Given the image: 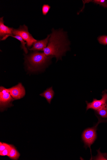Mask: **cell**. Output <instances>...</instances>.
Masks as SVG:
<instances>
[{"instance_id":"1","label":"cell","mask_w":107,"mask_h":160,"mask_svg":"<svg viewBox=\"0 0 107 160\" xmlns=\"http://www.w3.org/2000/svg\"><path fill=\"white\" fill-rule=\"evenodd\" d=\"M69 43L66 33L63 30L57 31L53 29L47 46L43 51L47 56L56 57L57 61L62 59V57L68 50Z\"/></svg>"},{"instance_id":"2","label":"cell","mask_w":107,"mask_h":160,"mask_svg":"<svg viewBox=\"0 0 107 160\" xmlns=\"http://www.w3.org/2000/svg\"><path fill=\"white\" fill-rule=\"evenodd\" d=\"M52 57L46 55L44 52H34L26 57L28 69L32 71L38 70L48 63Z\"/></svg>"},{"instance_id":"3","label":"cell","mask_w":107,"mask_h":160,"mask_svg":"<svg viewBox=\"0 0 107 160\" xmlns=\"http://www.w3.org/2000/svg\"><path fill=\"white\" fill-rule=\"evenodd\" d=\"M98 123L94 126L89 128L85 129L83 132L82 138L84 144V148L86 149L88 148H90L91 153V146L93 144L97 138V130L98 125L103 121L98 119Z\"/></svg>"},{"instance_id":"4","label":"cell","mask_w":107,"mask_h":160,"mask_svg":"<svg viewBox=\"0 0 107 160\" xmlns=\"http://www.w3.org/2000/svg\"><path fill=\"white\" fill-rule=\"evenodd\" d=\"M12 35L21 36L27 42V46L28 48L31 47L37 40L29 32L28 27L25 25H20L18 29H13Z\"/></svg>"},{"instance_id":"5","label":"cell","mask_w":107,"mask_h":160,"mask_svg":"<svg viewBox=\"0 0 107 160\" xmlns=\"http://www.w3.org/2000/svg\"><path fill=\"white\" fill-rule=\"evenodd\" d=\"M15 99L11 96L8 89L3 86L0 88V108L2 112L12 107V102Z\"/></svg>"},{"instance_id":"6","label":"cell","mask_w":107,"mask_h":160,"mask_svg":"<svg viewBox=\"0 0 107 160\" xmlns=\"http://www.w3.org/2000/svg\"><path fill=\"white\" fill-rule=\"evenodd\" d=\"M107 91L105 90L102 92V98L100 100L94 98L91 102H88V101H86V111L91 109L96 111L107 104Z\"/></svg>"},{"instance_id":"7","label":"cell","mask_w":107,"mask_h":160,"mask_svg":"<svg viewBox=\"0 0 107 160\" xmlns=\"http://www.w3.org/2000/svg\"><path fill=\"white\" fill-rule=\"evenodd\" d=\"M8 89L11 96L15 100L20 99L25 95V89L21 83Z\"/></svg>"},{"instance_id":"8","label":"cell","mask_w":107,"mask_h":160,"mask_svg":"<svg viewBox=\"0 0 107 160\" xmlns=\"http://www.w3.org/2000/svg\"><path fill=\"white\" fill-rule=\"evenodd\" d=\"M50 35H48L47 38L42 40L38 41L35 42L33 45L32 47L29 49V50L33 51H43L46 48L49 42Z\"/></svg>"},{"instance_id":"9","label":"cell","mask_w":107,"mask_h":160,"mask_svg":"<svg viewBox=\"0 0 107 160\" xmlns=\"http://www.w3.org/2000/svg\"><path fill=\"white\" fill-rule=\"evenodd\" d=\"M3 17L0 18V38L1 40L8 35H12L13 28L4 24Z\"/></svg>"},{"instance_id":"10","label":"cell","mask_w":107,"mask_h":160,"mask_svg":"<svg viewBox=\"0 0 107 160\" xmlns=\"http://www.w3.org/2000/svg\"><path fill=\"white\" fill-rule=\"evenodd\" d=\"M41 96L45 98L47 100L48 102L51 104L52 99L54 95V92L51 87L45 91L40 95Z\"/></svg>"},{"instance_id":"11","label":"cell","mask_w":107,"mask_h":160,"mask_svg":"<svg viewBox=\"0 0 107 160\" xmlns=\"http://www.w3.org/2000/svg\"><path fill=\"white\" fill-rule=\"evenodd\" d=\"M96 113L99 116V117H97L98 118L100 119H103V121L104 119L105 121H107V104L104 106L100 109L95 111Z\"/></svg>"},{"instance_id":"12","label":"cell","mask_w":107,"mask_h":160,"mask_svg":"<svg viewBox=\"0 0 107 160\" xmlns=\"http://www.w3.org/2000/svg\"><path fill=\"white\" fill-rule=\"evenodd\" d=\"M11 37L15 38L19 40L21 42V48L24 50L26 54L28 53V50L25 47V45L27 44V42H25L23 38L20 36L18 35H8L6 36L3 38L1 40H4L9 37Z\"/></svg>"},{"instance_id":"13","label":"cell","mask_w":107,"mask_h":160,"mask_svg":"<svg viewBox=\"0 0 107 160\" xmlns=\"http://www.w3.org/2000/svg\"><path fill=\"white\" fill-rule=\"evenodd\" d=\"M20 156V154L16 148L12 145L10 151L8 156L12 160H17Z\"/></svg>"},{"instance_id":"14","label":"cell","mask_w":107,"mask_h":160,"mask_svg":"<svg viewBox=\"0 0 107 160\" xmlns=\"http://www.w3.org/2000/svg\"><path fill=\"white\" fill-rule=\"evenodd\" d=\"M84 4L90 2H93L95 4H99L104 8H107V1L106 0H94V1H83Z\"/></svg>"},{"instance_id":"15","label":"cell","mask_w":107,"mask_h":160,"mask_svg":"<svg viewBox=\"0 0 107 160\" xmlns=\"http://www.w3.org/2000/svg\"><path fill=\"white\" fill-rule=\"evenodd\" d=\"M98 40L100 44L105 46L107 45V36H102L99 37L98 38Z\"/></svg>"},{"instance_id":"16","label":"cell","mask_w":107,"mask_h":160,"mask_svg":"<svg viewBox=\"0 0 107 160\" xmlns=\"http://www.w3.org/2000/svg\"><path fill=\"white\" fill-rule=\"evenodd\" d=\"M51 7L48 4H44L42 7V12L43 15H46L51 9Z\"/></svg>"},{"instance_id":"17","label":"cell","mask_w":107,"mask_h":160,"mask_svg":"<svg viewBox=\"0 0 107 160\" xmlns=\"http://www.w3.org/2000/svg\"><path fill=\"white\" fill-rule=\"evenodd\" d=\"M12 145L9 144L5 143L0 142V152L4 150L9 148L11 147Z\"/></svg>"},{"instance_id":"18","label":"cell","mask_w":107,"mask_h":160,"mask_svg":"<svg viewBox=\"0 0 107 160\" xmlns=\"http://www.w3.org/2000/svg\"><path fill=\"white\" fill-rule=\"evenodd\" d=\"M12 146V145L11 147L7 148L2 151L0 152V155L1 156H8Z\"/></svg>"}]
</instances>
